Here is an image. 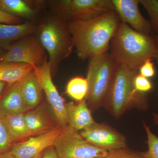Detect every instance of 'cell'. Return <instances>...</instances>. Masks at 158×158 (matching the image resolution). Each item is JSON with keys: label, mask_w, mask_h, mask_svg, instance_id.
Wrapping results in <instances>:
<instances>
[{"label": "cell", "mask_w": 158, "mask_h": 158, "mask_svg": "<svg viewBox=\"0 0 158 158\" xmlns=\"http://www.w3.org/2000/svg\"><path fill=\"white\" fill-rule=\"evenodd\" d=\"M120 23L115 11L91 19L70 21L69 27L78 57L89 60L109 52Z\"/></svg>", "instance_id": "6da1fadb"}, {"label": "cell", "mask_w": 158, "mask_h": 158, "mask_svg": "<svg viewBox=\"0 0 158 158\" xmlns=\"http://www.w3.org/2000/svg\"><path fill=\"white\" fill-rule=\"evenodd\" d=\"M110 49L118 65L139 71L145 61L155 58L156 42L154 35L140 33L121 22L111 40Z\"/></svg>", "instance_id": "7a4b0ae2"}, {"label": "cell", "mask_w": 158, "mask_h": 158, "mask_svg": "<svg viewBox=\"0 0 158 158\" xmlns=\"http://www.w3.org/2000/svg\"><path fill=\"white\" fill-rule=\"evenodd\" d=\"M138 73L139 71L118 65L102 106L116 119L131 109H148V94L138 92L134 86V79Z\"/></svg>", "instance_id": "3957f363"}, {"label": "cell", "mask_w": 158, "mask_h": 158, "mask_svg": "<svg viewBox=\"0 0 158 158\" xmlns=\"http://www.w3.org/2000/svg\"><path fill=\"white\" fill-rule=\"evenodd\" d=\"M40 44L48 54L51 72H56L60 62L68 58L74 48L69 22L59 17L48 18L38 27Z\"/></svg>", "instance_id": "277c9868"}, {"label": "cell", "mask_w": 158, "mask_h": 158, "mask_svg": "<svg viewBox=\"0 0 158 158\" xmlns=\"http://www.w3.org/2000/svg\"><path fill=\"white\" fill-rule=\"evenodd\" d=\"M118 67L109 52L89 59L86 78L89 90L85 99L91 112L102 107Z\"/></svg>", "instance_id": "5b68a950"}, {"label": "cell", "mask_w": 158, "mask_h": 158, "mask_svg": "<svg viewBox=\"0 0 158 158\" xmlns=\"http://www.w3.org/2000/svg\"><path fill=\"white\" fill-rule=\"evenodd\" d=\"M59 158H106L108 152L88 143L78 131L68 126L62 129L54 144Z\"/></svg>", "instance_id": "8992f818"}, {"label": "cell", "mask_w": 158, "mask_h": 158, "mask_svg": "<svg viewBox=\"0 0 158 158\" xmlns=\"http://www.w3.org/2000/svg\"><path fill=\"white\" fill-rule=\"evenodd\" d=\"M34 70L52 110L57 124L62 129L67 127L69 125L65 109L66 103L52 81L50 63L47 58L41 66L34 68Z\"/></svg>", "instance_id": "52a82bcc"}, {"label": "cell", "mask_w": 158, "mask_h": 158, "mask_svg": "<svg viewBox=\"0 0 158 158\" xmlns=\"http://www.w3.org/2000/svg\"><path fill=\"white\" fill-rule=\"evenodd\" d=\"M46 57L44 49L37 38L27 36L6 51L0 62H15L29 64L34 68L42 65Z\"/></svg>", "instance_id": "ba28073f"}, {"label": "cell", "mask_w": 158, "mask_h": 158, "mask_svg": "<svg viewBox=\"0 0 158 158\" xmlns=\"http://www.w3.org/2000/svg\"><path fill=\"white\" fill-rule=\"evenodd\" d=\"M80 134L88 143L108 152L128 148L125 136L104 123L95 122Z\"/></svg>", "instance_id": "9c48e42d"}, {"label": "cell", "mask_w": 158, "mask_h": 158, "mask_svg": "<svg viewBox=\"0 0 158 158\" xmlns=\"http://www.w3.org/2000/svg\"><path fill=\"white\" fill-rule=\"evenodd\" d=\"M62 8L70 21L89 19L115 11L112 0H70L63 1Z\"/></svg>", "instance_id": "30bf717a"}, {"label": "cell", "mask_w": 158, "mask_h": 158, "mask_svg": "<svg viewBox=\"0 0 158 158\" xmlns=\"http://www.w3.org/2000/svg\"><path fill=\"white\" fill-rule=\"evenodd\" d=\"M62 129L58 126L50 131L33 136L25 141L14 143L10 152L15 158H32L54 146L55 141Z\"/></svg>", "instance_id": "8fae6325"}, {"label": "cell", "mask_w": 158, "mask_h": 158, "mask_svg": "<svg viewBox=\"0 0 158 158\" xmlns=\"http://www.w3.org/2000/svg\"><path fill=\"white\" fill-rule=\"evenodd\" d=\"M112 2L121 22L140 33L154 35L149 21L139 10L140 0H112Z\"/></svg>", "instance_id": "7c38bea8"}, {"label": "cell", "mask_w": 158, "mask_h": 158, "mask_svg": "<svg viewBox=\"0 0 158 158\" xmlns=\"http://www.w3.org/2000/svg\"><path fill=\"white\" fill-rule=\"evenodd\" d=\"M26 76L18 81L8 85L0 97V115L25 113L30 110L24 102L21 92Z\"/></svg>", "instance_id": "4fadbf2b"}, {"label": "cell", "mask_w": 158, "mask_h": 158, "mask_svg": "<svg viewBox=\"0 0 158 158\" xmlns=\"http://www.w3.org/2000/svg\"><path fill=\"white\" fill-rule=\"evenodd\" d=\"M38 27L26 22L18 24H0V48L7 51L20 40L37 32Z\"/></svg>", "instance_id": "5bb4252c"}, {"label": "cell", "mask_w": 158, "mask_h": 158, "mask_svg": "<svg viewBox=\"0 0 158 158\" xmlns=\"http://www.w3.org/2000/svg\"><path fill=\"white\" fill-rule=\"evenodd\" d=\"M24 118L32 137L45 134L59 126L56 122L42 106L25 113Z\"/></svg>", "instance_id": "9a60e30c"}, {"label": "cell", "mask_w": 158, "mask_h": 158, "mask_svg": "<svg viewBox=\"0 0 158 158\" xmlns=\"http://www.w3.org/2000/svg\"><path fill=\"white\" fill-rule=\"evenodd\" d=\"M65 106L69 125L75 130L78 131H81L96 122L86 100L78 102L77 103L73 102L66 103Z\"/></svg>", "instance_id": "2e32d148"}, {"label": "cell", "mask_w": 158, "mask_h": 158, "mask_svg": "<svg viewBox=\"0 0 158 158\" xmlns=\"http://www.w3.org/2000/svg\"><path fill=\"white\" fill-rule=\"evenodd\" d=\"M25 113L0 115L8 130L13 144L25 141L32 137L26 125Z\"/></svg>", "instance_id": "e0dca14e"}, {"label": "cell", "mask_w": 158, "mask_h": 158, "mask_svg": "<svg viewBox=\"0 0 158 158\" xmlns=\"http://www.w3.org/2000/svg\"><path fill=\"white\" fill-rule=\"evenodd\" d=\"M42 91L37 76L32 70L26 76L21 91L23 101L29 110L38 106Z\"/></svg>", "instance_id": "ac0fdd59"}, {"label": "cell", "mask_w": 158, "mask_h": 158, "mask_svg": "<svg viewBox=\"0 0 158 158\" xmlns=\"http://www.w3.org/2000/svg\"><path fill=\"white\" fill-rule=\"evenodd\" d=\"M33 70L32 65L26 63L0 62V81L12 85Z\"/></svg>", "instance_id": "d6986e66"}, {"label": "cell", "mask_w": 158, "mask_h": 158, "mask_svg": "<svg viewBox=\"0 0 158 158\" xmlns=\"http://www.w3.org/2000/svg\"><path fill=\"white\" fill-rule=\"evenodd\" d=\"M0 10L13 16L31 18L36 11L23 0H0Z\"/></svg>", "instance_id": "ffe728a7"}, {"label": "cell", "mask_w": 158, "mask_h": 158, "mask_svg": "<svg viewBox=\"0 0 158 158\" xmlns=\"http://www.w3.org/2000/svg\"><path fill=\"white\" fill-rule=\"evenodd\" d=\"M89 90L87 78L74 77L69 80L66 87V93L72 98L80 102L86 98Z\"/></svg>", "instance_id": "44dd1931"}, {"label": "cell", "mask_w": 158, "mask_h": 158, "mask_svg": "<svg viewBox=\"0 0 158 158\" xmlns=\"http://www.w3.org/2000/svg\"><path fill=\"white\" fill-rule=\"evenodd\" d=\"M140 4L149 16L154 35L158 36V0H140Z\"/></svg>", "instance_id": "7402d4cb"}, {"label": "cell", "mask_w": 158, "mask_h": 158, "mask_svg": "<svg viewBox=\"0 0 158 158\" xmlns=\"http://www.w3.org/2000/svg\"><path fill=\"white\" fill-rule=\"evenodd\" d=\"M143 123L147 135L148 149L141 153L144 158H158V137L152 131L144 122Z\"/></svg>", "instance_id": "603a6c76"}, {"label": "cell", "mask_w": 158, "mask_h": 158, "mask_svg": "<svg viewBox=\"0 0 158 158\" xmlns=\"http://www.w3.org/2000/svg\"><path fill=\"white\" fill-rule=\"evenodd\" d=\"M13 144L8 130L0 118V154L10 152Z\"/></svg>", "instance_id": "cb8c5ba5"}, {"label": "cell", "mask_w": 158, "mask_h": 158, "mask_svg": "<svg viewBox=\"0 0 158 158\" xmlns=\"http://www.w3.org/2000/svg\"><path fill=\"white\" fill-rule=\"evenodd\" d=\"M106 158H144L141 152L127 148L108 152Z\"/></svg>", "instance_id": "d4e9b609"}, {"label": "cell", "mask_w": 158, "mask_h": 158, "mask_svg": "<svg viewBox=\"0 0 158 158\" xmlns=\"http://www.w3.org/2000/svg\"><path fill=\"white\" fill-rule=\"evenodd\" d=\"M134 84L136 90L141 93L148 94L153 88L152 83L149 79L139 73L135 77Z\"/></svg>", "instance_id": "484cf974"}, {"label": "cell", "mask_w": 158, "mask_h": 158, "mask_svg": "<svg viewBox=\"0 0 158 158\" xmlns=\"http://www.w3.org/2000/svg\"><path fill=\"white\" fill-rule=\"evenodd\" d=\"M152 61V59H149L145 61L139 69L140 74L148 79L154 76L156 73L154 65Z\"/></svg>", "instance_id": "4316f807"}, {"label": "cell", "mask_w": 158, "mask_h": 158, "mask_svg": "<svg viewBox=\"0 0 158 158\" xmlns=\"http://www.w3.org/2000/svg\"><path fill=\"white\" fill-rule=\"evenodd\" d=\"M22 19L13 16L0 10V24H18L22 23Z\"/></svg>", "instance_id": "83f0119b"}, {"label": "cell", "mask_w": 158, "mask_h": 158, "mask_svg": "<svg viewBox=\"0 0 158 158\" xmlns=\"http://www.w3.org/2000/svg\"><path fill=\"white\" fill-rule=\"evenodd\" d=\"M42 158H59L54 146L48 148L44 152Z\"/></svg>", "instance_id": "f1b7e54d"}, {"label": "cell", "mask_w": 158, "mask_h": 158, "mask_svg": "<svg viewBox=\"0 0 158 158\" xmlns=\"http://www.w3.org/2000/svg\"><path fill=\"white\" fill-rule=\"evenodd\" d=\"M8 84L6 82L0 81V97L6 90Z\"/></svg>", "instance_id": "f546056e"}, {"label": "cell", "mask_w": 158, "mask_h": 158, "mask_svg": "<svg viewBox=\"0 0 158 158\" xmlns=\"http://www.w3.org/2000/svg\"><path fill=\"white\" fill-rule=\"evenodd\" d=\"M0 158H15L14 156L10 152L0 154Z\"/></svg>", "instance_id": "4dcf8cb0"}, {"label": "cell", "mask_w": 158, "mask_h": 158, "mask_svg": "<svg viewBox=\"0 0 158 158\" xmlns=\"http://www.w3.org/2000/svg\"><path fill=\"white\" fill-rule=\"evenodd\" d=\"M155 38L156 42L157 50L156 53L155 58L154 59H156V61L158 63V36L154 35Z\"/></svg>", "instance_id": "1f68e13d"}, {"label": "cell", "mask_w": 158, "mask_h": 158, "mask_svg": "<svg viewBox=\"0 0 158 158\" xmlns=\"http://www.w3.org/2000/svg\"><path fill=\"white\" fill-rule=\"evenodd\" d=\"M153 121L155 124L158 126V113L153 114Z\"/></svg>", "instance_id": "d6a6232c"}, {"label": "cell", "mask_w": 158, "mask_h": 158, "mask_svg": "<svg viewBox=\"0 0 158 158\" xmlns=\"http://www.w3.org/2000/svg\"><path fill=\"white\" fill-rule=\"evenodd\" d=\"M6 51L0 48V62H1V59L4 56V54L6 53Z\"/></svg>", "instance_id": "836d02e7"}, {"label": "cell", "mask_w": 158, "mask_h": 158, "mask_svg": "<svg viewBox=\"0 0 158 158\" xmlns=\"http://www.w3.org/2000/svg\"><path fill=\"white\" fill-rule=\"evenodd\" d=\"M44 152L41 153H40L39 154L35 156V157H34L32 158H42L43 156L44 153Z\"/></svg>", "instance_id": "e575fe53"}, {"label": "cell", "mask_w": 158, "mask_h": 158, "mask_svg": "<svg viewBox=\"0 0 158 158\" xmlns=\"http://www.w3.org/2000/svg\"><path fill=\"white\" fill-rule=\"evenodd\" d=\"M106 158L101 157V158Z\"/></svg>", "instance_id": "d590c367"}]
</instances>
